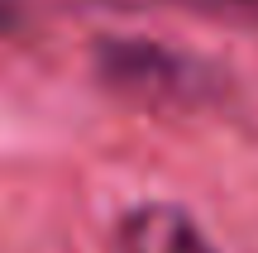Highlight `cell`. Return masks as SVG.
Masks as SVG:
<instances>
[{
	"label": "cell",
	"instance_id": "7a4b0ae2",
	"mask_svg": "<svg viewBox=\"0 0 258 253\" xmlns=\"http://www.w3.org/2000/svg\"><path fill=\"white\" fill-rule=\"evenodd\" d=\"M182 5H196V10H258V0H182Z\"/></svg>",
	"mask_w": 258,
	"mask_h": 253
},
{
	"label": "cell",
	"instance_id": "6da1fadb",
	"mask_svg": "<svg viewBox=\"0 0 258 253\" xmlns=\"http://www.w3.org/2000/svg\"><path fill=\"white\" fill-rule=\"evenodd\" d=\"M110 253H215V244L186 210L167 201H148L115 220Z\"/></svg>",
	"mask_w": 258,
	"mask_h": 253
}]
</instances>
